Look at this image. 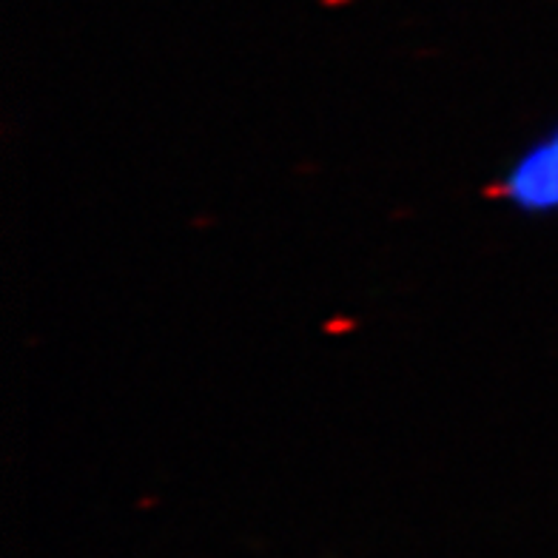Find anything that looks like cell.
Instances as JSON below:
<instances>
[{"label":"cell","instance_id":"6da1fadb","mask_svg":"<svg viewBox=\"0 0 558 558\" xmlns=\"http://www.w3.org/2000/svg\"><path fill=\"white\" fill-rule=\"evenodd\" d=\"M499 197L510 211L544 220L558 214V123L530 137L507 162Z\"/></svg>","mask_w":558,"mask_h":558}]
</instances>
